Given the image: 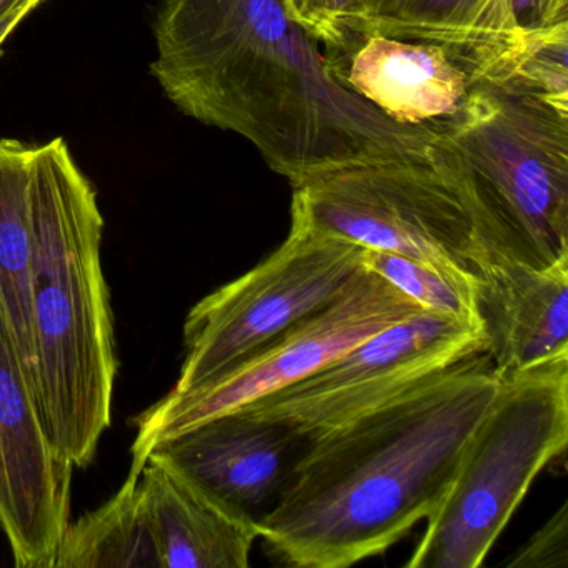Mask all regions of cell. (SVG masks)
Listing matches in <instances>:
<instances>
[{
  "label": "cell",
  "mask_w": 568,
  "mask_h": 568,
  "mask_svg": "<svg viewBox=\"0 0 568 568\" xmlns=\"http://www.w3.org/2000/svg\"><path fill=\"white\" fill-rule=\"evenodd\" d=\"M151 72L187 118L247 139L287 179L385 159L428 158L410 128L342 88L282 0H161Z\"/></svg>",
  "instance_id": "cell-1"
},
{
  "label": "cell",
  "mask_w": 568,
  "mask_h": 568,
  "mask_svg": "<svg viewBox=\"0 0 568 568\" xmlns=\"http://www.w3.org/2000/svg\"><path fill=\"white\" fill-rule=\"evenodd\" d=\"M500 387L490 355L305 442L277 500L258 518L272 560L345 568L385 554L427 520Z\"/></svg>",
  "instance_id": "cell-2"
},
{
  "label": "cell",
  "mask_w": 568,
  "mask_h": 568,
  "mask_svg": "<svg viewBox=\"0 0 568 568\" xmlns=\"http://www.w3.org/2000/svg\"><path fill=\"white\" fill-rule=\"evenodd\" d=\"M32 212L39 407L55 450L88 467L111 427L119 362L102 271L104 219L64 139L34 145Z\"/></svg>",
  "instance_id": "cell-3"
},
{
  "label": "cell",
  "mask_w": 568,
  "mask_h": 568,
  "mask_svg": "<svg viewBox=\"0 0 568 568\" xmlns=\"http://www.w3.org/2000/svg\"><path fill=\"white\" fill-rule=\"evenodd\" d=\"M430 154L467 205L488 264L568 262V104L485 79L435 128Z\"/></svg>",
  "instance_id": "cell-4"
},
{
  "label": "cell",
  "mask_w": 568,
  "mask_h": 568,
  "mask_svg": "<svg viewBox=\"0 0 568 568\" xmlns=\"http://www.w3.org/2000/svg\"><path fill=\"white\" fill-rule=\"evenodd\" d=\"M567 444L568 357L500 377L407 567H480L535 478L565 462Z\"/></svg>",
  "instance_id": "cell-5"
},
{
  "label": "cell",
  "mask_w": 568,
  "mask_h": 568,
  "mask_svg": "<svg viewBox=\"0 0 568 568\" xmlns=\"http://www.w3.org/2000/svg\"><path fill=\"white\" fill-rule=\"evenodd\" d=\"M291 214L364 248L430 265L475 291L488 264L467 205L432 154L361 162L295 182Z\"/></svg>",
  "instance_id": "cell-6"
},
{
  "label": "cell",
  "mask_w": 568,
  "mask_h": 568,
  "mask_svg": "<svg viewBox=\"0 0 568 568\" xmlns=\"http://www.w3.org/2000/svg\"><path fill=\"white\" fill-rule=\"evenodd\" d=\"M364 254L362 245L292 215L287 239L268 257L191 308L171 392L201 387L327 307L361 274Z\"/></svg>",
  "instance_id": "cell-7"
},
{
  "label": "cell",
  "mask_w": 568,
  "mask_h": 568,
  "mask_svg": "<svg viewBox=\"0 0 568 568\" xmlns=\"http://www.w3.org/2000/svg\"><path fill=\"white\" fill-rule=\"evenodd\" d=\"M425 308L382 275L362 268L347 291L264 348L201 387L169 392L138 417L129 475L141 477L149 455L162 442L202 422L239 410L314 374L362 342Z\"/></svg>",
  "instance_id": "cell-8"
},
{
  "label": "cell",
  "mask_w": 568,
  "mask_h": 568,
  "mask_svg": "<svg viewBox=\"0 0 568 568\" xmlns=\"http://www.w3.org/2000/svg\"><path fill=\"white\" fill-rule=\"evenodd\" d=\"M487 352L484 328L425 311L239 412L311 440Z\"/></svg>",
  "instance_id": "cell-9"
},
{
  "label": "cell",
  "mask_w": 568,
  "mask_h": 568,
  "mask_svg": "<svg viewBox=\"0 0 568 568\" xmlns=\"http://www.w3.org/2000/svg\"><path fill=\"white\" fill-rule=\"evenodd\" d=\"M72 470L49 438L0 304V528L16 567L54 568L71 524Z\"/></svg>",
  "instance_id": "cell-10"
},
{
  "label": "cell",
  "mask_w": 568,
  "mask_h": 568,
  "mask_svg": "<svg viewBox=\"0 0 568 568\" xmlns=\"http://www.w3.org/2000/svg\"><path fill=\"white\" fill-rule=\"evenodd\" d=\"M332 78L392 121L435 129L460 114L478 81L447 49L427 42L358 36L324 51Z\"/></svg>",
  "instance_id": "cell-11"
},
{
  "label": "cell",
  "mask_w": 568,
  "mask_h": 568,
  "mask_svg": "<svg viewBox=\"0 0 568 568\" xmlns=\"http://www.w3.org/2000/svg\"><path fill=\"white\" fill-rule=\"evenodd\" d=\"M304 442L278 422L235 410L162 442L151 454L258 520L277 500Z\"/></svg>",
  "instance_id": "cell-12"
},
{
  "label": "cell",
  "mask_w": 568,
  "mask_h": 568,
  "mask_svg": "<svg viewBox=\"0 0 568 568\" xmlns=\"http://www.w3.org/2000/svg\"><path fill=\"white\" fill-rule=\"evenodd\" d=\"M477 304L500 377L568 357V262L545 271L490 262L478 278Z\"/></svg>",
  "instance_id": "cell-13"
},
{
  "label": "cell",
  "mask_w": 568,
  "mask_h": 568,
  "mask_svg": "<svg viewBox=\"0 0 568 568\" xmlns=\"http://www.w3.org/2000/svg\"><path fill=\"white\" fill-rule=\"evenodd\" d=\"M139 488L154 525L164 568H247L257 518L222 500L194 478L149 455Z\"/></svg>",
  "instance_id": "cell-14"
},
{
  "label": "cell",
  "mask_w": 568,
  "mask_h": 568,
  "mask_svg": "<svg viewBox=\"0 0 568 568\" xmlns=\"http://www.w3.org/2000/svg\"><path fill=\"white\" fill-rule=\"evenodd\" d=\"M358 36L447 49L478 81H501L525 49L508 0H365Z\"/></svg>",
  "instance_id": "cell-15"
},
{
  "label": "cell",
  "mask_w": 568,
  "mask_h": 568,
  "mask_svg": "<svg viewBox=\"0 0 568 568\" xmlns=\"http://www.w3.org/2000/svg\"><path fill=\"white\" fill-rule=\"evenodd\" d=\"M34 145L14 139L0 141V304L11 327L19 357L38 394L32 337V212ZM39 400V397H38Z\"/></svg>",
  "instance_id": "cell-16"
},
{
  "label": "cell",
  "mask_w": 568,
  "mask_h": 568,
  "mask_svg": "<svg viewBox=\"0 0 568 568\" xmlns=\"http://www.w3.org/2000/svg\"><path fill=\"white\" fill-rule=\"evenodd\" d=\"M54 568H164L138 477L128 475L111 500L68 525Z\"/></svg>",
  "instance_id": "cell-17"
},
{
  "label": "cell",
  "mask_w": 568,
  "mask_h": 568,
  "mask_svg": "<svg viewBox=\"0 0 568 568\" xmlns=\"http://www.w3.org/2000/svg\"><path fill=\"white\" fill-rule=\"evenodd\" d=\"M364 267L400 288L425 311L435 312L462 324L481 327L477 291L445 277L430 265L392 252L365 248Z\"/></svg>",
  "instance_id": "cell-18"
},
{
  "label": "cell",
  "mask_w": 568,
  "mask_h": 568,
  "mask_svg": "<svg viewBox=\"0 0 568 568\" xmlns=\"http://www.w3.org/2000/svg\"><path fill=\"white\" fill-rule=\"evenodd\" d=\"M365 0H282L288 18L324 51H341L358 38Z\"/></svg>",
  "instance_id": "cell-19"
},
{
  "label": "cell",
  "mask_w": 568,
  "mask_h": 568,
  "mask_svg": "<svg viewBox=\"0 0 568 568\" xmlns=\"http://www.w3.org/2000/svg\"><path fill=\"white\" fill-rule=\"evenodd\" d=\"M511 568H567L568 565V504L564 501L531 535L530 540L507 561Z\"/></svg>",
  "instance_id": "cell-20"
},
{
  "label": "cell",
  "mask_w": 568,
  "mask_h": 568,
  "mask_svg": "<svg viewBox=\"0 0 568 568\" xmlns=\"http://www.w3.org/2000/svg\"><path fill=\"white\" fill-rule=\"evenodd\" d=\"M524 34L568 24V0H508Z\"/></svg>",
  "instance_id": "cell-21"
},
{
  "label": "cell",
  "mask_w": 568,
  "mask_h": 568,
  "mask_svg": "<svg viewBox=\"0 0 568 568\" xmlns=\"http://www.w3.org/2000/svg\"><path fill=\"white\" fill-rule=\"evenodd\" d=\"M42 2H44V0H29V2H26L21 8L12 11L11 14L0 19V49L4 45L6 39L16 31V28H18L38 6H41Z\"/></svg>",
  "instance_id": "cell-22"
},
{
  "label": "cell",
  "mask_w": 568,
  "mask_h": 568,
  "mask_svg": "<svg viewBox=\"0 0 568 568\" xmlns=\"http://www.w3.org/2000/svg\"><path fill=\"white\" fill-rule=\"evenodd\" d=\"M29 0H0V19L6 18V16L11 14L16 9L24 6Z\"/></svg>",
  "instance_id": "cell-23"
}]
</instances>
